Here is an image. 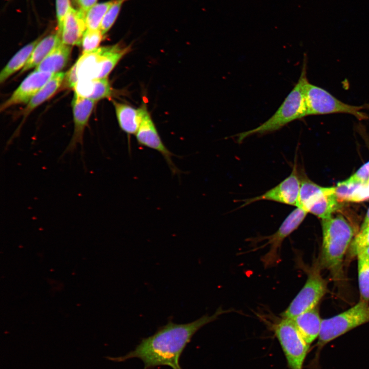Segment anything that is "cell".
<instances>
[{
    "label": "cell",
    "mask_w": 369,
    "mask_h": 369,
    "mask_svg": "<svg viewBox=\"0 0 369 369\" xmlns=\"http://www.w3.org/2000/svg\"><path fill=\"white\" fill-rule=\"evenodd\" d=\"M227 312L219 308L212 315H205L187 323L178 324L169 320L153 335L142 339L134 350L113 360L120 362L138 358L144 364V369L162 365L182 369L179 364L180 357L195 334Z\"/></svg>",
    "instance_id": "1"
},
{
    "label": "cell",
    "mask_w": 369,
    "mask_h": 369,
    "mask_svg": "<svg viewBox=\"0 0 369 369\" xmlns=\"http://www.w3.org/2000/svg\"><path fill=\"white\" fill-rule=\"evenodd\" d=\"M307 77V58L304 57L300 76L293 89L275 113L260 126L233 136L241 143L253 135H263L278 131L289 123L306 116L304 85Z\"/></svg>",
    "instance_id": "2"
},
{
    "label": "cell",
    "mask_w": 369,
    "mask_h": 369,
    "mask_svg": "<svg viewBox=\"0 0 369 369\" xmlns=\"http://www.w3.org/2000/svg\"><path fill=\"white\" fill-rule=\"evenodd\" d=\"M322 229L320 266L328 269L337 277L341 274L344 255L352 241L354 230L341 215L322 219Z\"/></svg>",
    "instance_id": "3"
},
{
    "label": "cell",
    "mask_w": 369,
    "mask_h": 369,
    "mask_svg": "<svg viewBox=\"0 0 369 369\" xmlns=\"http://www.w3.org/2000/svg\"><path fill=\"white\" fill-rule=\"evenodd\" d=\"M369 322V304L360 300L348 310L332 317L322 319L316 350L309 369H317L323 347L330 341L351 330Z\"/></svg>",
    "instance_id": "4"
},
{
    "label": "cell",
    "mask_w": 369,
    "mask_h": 369,
    "mask_svg": "<svg viewBox=\"0 0 369 369\" xmlns=\"http://www.w3.org/2000/svg\"><path fill=\"white\" fill-rule=\"evenodd\" d=\"M304 97L306 116L344 113L353 115L361 121L369 118L368 114L363 111L369 110V104L361 106L346 104L309 80L304 85Z\"/></svg>",
    "instance_id": "5"
},
{
    "label": "cell",
    "mask_w": 369,
    "mask_h": 369,
    "mask_svg": "<svg viewBox=\"0 0 369 369\" xmlns=\"http://www.w3.org/2000/svg\"><path fill=\"white\" fill-rule=\"evenodd\" d=\"M275 335L290 369H303L309 345L290 319L282 318L273 326Z\"/></svg>",
    "instance_id": "6"
},
{
    "label": "cell",
    "mask_w": 369,
    "mask_h": 369,
    "mask_svg": "<svg viewBox=\"0 0 369 369\" xmlns=\"http://www.w3.org/2000/svg\"><path fill=\"white\" fill-rule=\"evenodd\" d=\"M317 264L309 272L303 288L281 314L282 318L292 319L316 306L327 291V282L320 274Z\"/></svg>",
    "instance_id": "7"
},
{
    "label": "cell",
    "mask_w": 369,
    "mask_h": 369,
    "mask_svg": "<svg viewBox=\"0 0 369 369\" xmlns=\"http://www.w3.org/2000/svg\"><path fill=\"white\" fill-rule=\"evenodd\" d=\"M307 214L304 210L297 207L286 216L274 234L262 238L266 240L263 246H269V251L262 258L265 268L274 266L278 262L283 241L299 227Z\"/></svg>",
    "instance_id": "8"
},
{
    "label": "cell",
    "mask_w": 369,
    "mask_h": 369,
    "mask_svg": "<svg viewBox=\"0 0 369 369\" xmlns=\"http://www.w3.org/2000/svg\"><path fill=\"white\" fill-rule=\"evenodd\" d=\"M300 186L301 179L295 162L291 174L284 180L260 195L242 200L240 207L264 200L296 207Z\"/></svg>",
    "instance_id": "9"
},
{
    "label": "cell",
    "mask_w": 369,
    "mask_h": 369,
    "mask_svg": "<svg viewBox=\"0 0 369 369\" xmlns=\"http://www.w3.org/2000/svg\"><path fill=\"white\" fill-rule=\"evenodd\" d=\"M135 135L140 145L155 150L163 156L173 175L179 173L173 161L174 155L162 142L148 110Z\"/></svg>",
    "instance_id": "10"
},
{
    "label": "cell",
    "mask_w": 369,
    "mask_h": 369,
    "mask_svg": "<svg viewBox=\"0 0 369 369\" xmlns=\"http://www.w3.org/2000/svg\"><path fill=\"white\" fill-rule=\"evenodd\" d=\"M95 103V101L80 96L74 92L72 101L74 133L71 141L64 152V154L73 152L77 144H80L83 147L84 130Z\"/></svg>",
    "instance_id": "11"
},
{
    "label": "cell",
    "mask_w": 369,
    "mask_h": 369,
    "mask_svg": "<svg viewBox=\"0 0 369 369\" xmlns=\"http://www.w3.org/2000/svg\"><path fill=\"white\" fill-rule=\"evenodd\" d=\"M54 74L35 70L22 82L11 96L1 106V111L18 104L28 103Z\"/></svg>",
    "instance_id": "12"
},
{
    "label": "cell",
    "mask_w": 369,
    "mask_h": 369,
    "mask_svg": "<svg viewBox=\"0 0 369 369\" xmlns=\"http://www.w3.org/2000/svg\"><path fill=\"white\" fill-rule=\"evenodd\" d=\"M340 207V202L336 197L335 187L325 188L322 192L314 195L298 207L322 220L332 216V214Z\"/></svg>",
    "instance_id": "13"
},
{
    "label": "cell",
    "mask_w": 369,
    "mask_h": 369,
    "mask_svg": "<svg viewBox=\"0 0 369 369\" xmlns=\"http://www.w3.org/2000/svg\"><path fill=\"white\" fill-rule=\"evenodd\" d=\"M85 14L80 9L70 8L58 32L62 43L70 46L81 45L83 35L87 30Z\"/></svg>",
    "instance_id": "14"
},
{
    "label": "cell",
    "mask_w": 369,
    "mask_h": 369,
    "mask_svg": "<svg viewBox=\"0 0 369 369\" xmlns=\"http://www.w3.org/2000/svg\"><path fill=\"white\" fill-rule=\"evenodd\" d=\"M113 104L120 128L128 135L136 134L147 110V106L143 104L140 107L136 108L114 100Z\"/></svg>",
    "instance_id": "15"
},
{
    "label": "cell",
    "mask_w": 369,
    "mask_h": 369,
    "mask_svg": "<svg viewBox=\"0 0 369 369\" xmlns=\"http://www.w3.org/2000/svg\"><path fill=\"white\" fill-rule=\"evenodd\" d=\"M291 320L309 345L318 337L322 319L317 306L297 316Z\"/></svg>",
    "instance_id": "16"
},
{
    "label": "cell",
    "mask_w": 369,
    "mask_h": 369,
    "mask_svg": "<svg viewBox=\"0 0 369 369\" xmlns=\"http://www.w3.org/2000/svg\"><path fill=\"white\" fill-rule=\"evenodd\" d=\"M71 50V46L61 42L35 67V70L53 74L61 72L69 61Z\"/></svg>",
    "instance_id": "17"
},
{
    "label": "cell",
    "mask_w": 369,
    "mask_h": 369,
    "mask_svg": "<svg viewBox=\"0 0 369 369\" xmlns=\"http://www.w3.org/2000/svg\"><path fill=\"white\" fill-rule=\"evenodd\" d=\"M335 194L339 202H359L369 199L366 183L354 181L350 178L339 182L335 187Z\"/></svg>",
    "instance_id": "18"
},
{
    "label": "cell",
    "mask_w": 369,
    "mask_h": 369,
    "mask_svg": "<svg viewBox=\"0 0 369 369\" xmlns=\"http://www.w3.org/2000/svg\"><path fill=\"white\" fill-rule=\"evenodd\" d=\"M61 43V37L58 31L41 38L35 47L30 58L21 70L19 74H22L33 68L36 67L50 52Z\"/></svg>",
    "instance_id": "19"
},
{
    "label": "cell",
    "mask_w": 369,
    "mask_h": 369,
    "mask_svg": "<svg viewBox=\"0 0 369 369\" xmlns=\"http://www.w3.org/2000/svg\"><path fill=\"white\" fill-rule=\"evenodd\" d=\"M65 74L63 72L54 74L27 104L23 115L25 116L28 115L35 108L52 97L64 81Z\"/></svg>",
    "instance_id": "20"
},
{
    "label": "cell",
    "mask_w": 369,
    "mask_h": 369,
    "mask_svg": "<svg viewBox=\"0 0 369 369\" xmlns=\"http://www.w3.org/2000/svg\"><path fill=\"white\" fill-rule=\"evenodd\" d=\"M42 38L39 37L21 48L8 62L0 73V83L5 82L10 76L23 68L35 47Z\"/></svg>",
    "instance_id": "21"
},
{
    "label": "cell",
    "mask_w": 369,
    "mask_h": 369,
    "mask_svg": "<svg viewBox=\"0 0 369 369\" xmlns=\"http://www.w3.org/2000/svg\"><path fill=\"white\" fill-rule=\"evenodd\" d=\"M115 0L96 4L85 14V22L87 29H100L102 19L106 13Z\"/></svg>",
    "instance_id": "22"
},
{
    "label": "cell",
    "mask_w": 369,
    "mask_h": 369,
    "mask_svg": "<svg viewBox=\"0 0 369 369\" xmlns=\"http://www.w3.org/2000/svg\"><path fill=\"white\" fill-rule=\"evenodd\" d=\"M357 256L360 300L368 302L369 258L362 253H359Z\"/></svg>",
    "instance_id": "23"
},
{
    "label": "cell",
    "mask_w": 369,
    "mask_h": 369,
    "mask_svg": "<svg viewBox=\"0 0 369 369\" xmlns=\"http://www.w3.org/2000/svg\"><path fill=\"white\" fill-rule=\"evenodd\" d=\"M113 90L107 78L92 80V90L89 98L95 101L110 98L112 96Z\"/></svg>",
    "instance_id": "24"
},
{
    "label": "cell",
    "mask_w": 369,
    "mask_h": 369,
    "mask_svg": "<svg viewBox=\"0 0 369 369\" xmlns=\"http://www.w3.org/2000/svg\"><path fill=\"white\" fill-rule=\"evenodd\" d=\"M350 246L349 254L351 257L357 256L363 250L369 247V226L361 228Z\"/></svg>",
    "instance_id": "25"
},
{
    "label": "cell",
    "mask_w": 369,
    "mask_h": 369,
    "mask_svg": "<svg viewBox=\"0 0 369 369\" xmlns=\"http://www.w3.org/2000/svg\"><path fill=\"white\" fill-rule=\"evenodd\" d=\"M100 29L86 30L81 43L83 53L93 51L97 48L103 38Z\"/></svg>",
    "instance_id": "26"
},
{
    "label": "cell",
    "mask_w": 369,
    "mask_h": 369,
    "mask_svg": "<svg viewBox=\"0 0 369 369\" xmlns=\"http://www.w3.org/2000/svg\"><path fill=\"white\" fill-rule=\"evenodd\" d=\"M128 0H115L104 16L100 30L104 35L110 29L116 20L123 4Z\"/></svg>",
    "instance_id": "27"
},
{
    "label": "cell",
    "mask_w": 369,
    "mask_h": 369,
    "mask_svg": "<svg viewBox=\"0 0 369 369\" xmlns=\"http://www.w3.org/2000/svg\"><path fill=\"white\" fill-rule=\"evenodd\" d=\"M71 7L70 0H56V11L58 32L61 28L65 15Z\"/></svg>",
    "instance_id": "28"
},
{
    "label": "cell",
    "mask_w": 369,
    "mask_h": 369,
    "mask_svg": "<svg viewBox=\"0 0 369 369\" xmlns=\"http://www.w3.org/2000/svg\"><path fill=\"white\" fill-rule=\"evenodd\" d=\"M350 178L356 182L366 183L369 179V161L362 165Z\"/></svg>",
    "instance_id": "29"
},
{
    "label": "cell",
    "mask_w": 369,
    "mask_h": 369,
    "mask_svg": "<svg viewBox=\"0 0 369 369\" xmlns=\"http://www.w3.org/2000/svg\"><path fill=\"white\" fill-rule=\"evenodd\" d=\"M66 80V86L69 88L74 89L78 81L77 73L76 64H74L66 73L64 80Z\"/></svg>",
    "instance_id": "30"
},
{
    "label": "cell",
    "mask_w": 369,
    "mask_h": 369,
    "mask_svg": "<svg viewBox=\"0 0 369 369\" xmlns=\"http://www.w3.org/2000/svg\"><path fill=\"white\" fill-rule=\"evenodd\" d=\"M97 0H77V2L81 11L86 13L92 7L94 6Z\"/></svg>",
    "instance_id": "31"
},
{
    "label": "cell",
    "mask_w": 369,
    "mask_h": 369,
    "mask_svg": "<svg viewBox=\"0 0 369 369\" xmlns=\"http://www.w3.org/2000/svg\"><path fill=\"white\" fill-rule=\"evenodd\" d=\"M369 226V208L366 212L364 220L361 228Z\"/></svg>",
    "instance_id": "32"
},
{
    "label": "cell",
    "mask_w": 369,
    "mask_h": 369,
    "mask_svg": "<svg viewBox=\"0 0 369 369\" xmlns=\"http://www.w3.org/2000/svg\"><path fill=\"white\" fill-rule=\"evenodd\" d=\"M360 253H362L369 258V247L363 250Z\"/></svg>",
    "instance_id": "33"
},
{
    "label": "cell",
    "mask_w": 369,
    "mask_h": 369,
    "mask_svg": "<svg viewBox=\"0 0 369 369\" xmlns=\"http://www.w3.org/2000/svg\"><path fill=\"white\" fill-rule=\"evenodd\" d=\"M366 185L367 189L368 194H369V179L367 180V181L366 182Z\"/></svg>",
    "instance_id": "34"
},
{
    "label": "cell",
    "mask_w": 369,
    "mask_h": 369,
    "mask_svg": "<svg viewBox=\"0 0 369 369\" xmlns=\"http://www.w3.org/2000/svg\"><path fill=\"white\" fill-rule=\"evenodd\" d=\"M75 1H77V0H75Z\"/></svg>",
    "instance_id": "35"
}]
</instances>
